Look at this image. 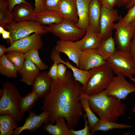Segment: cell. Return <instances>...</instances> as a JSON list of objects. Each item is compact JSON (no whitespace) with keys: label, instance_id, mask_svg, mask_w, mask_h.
<instances>
[{"label":"cell","instance_id":"1f68e13d","mask_svg":"<svg viewBox=\"0 0 135 135\" xmlns=\"http://www.w3.org/2000/svg\"><path fill=\"white\" fill-rule=\"evenodd\" d=\"M25 59L29 60L34 64L40 70L47 69L48 66L40 59L39 55L38 50H32L24 54Z\"/></svg>","mask_w":135,"mask_h":135},{"label":"cell","instance_id":"836d02e7","mask_svg":"<svg viewBox=\"0 0 135 135\" xmlns=\"http://www.w3.org/2000/svg\"><path fill=\"white\" fill-rule=\"evenodd\" d=\"M135 20V4L129 8L127 14L123 17L120 16L118 22L114 24V29L119 26L130 24Z\"/></svg>","mask_w":135,"mask_h":135},{"label":"cell","instance_id":"8d00e7d4","mask_svg":"<svg viewBox=\"0 0 135 135\" xmlns=\"http://www.w3.org/2000/svg\"><path fill=\"white\" fill-rule=\"evenodd\" d=\"M58 64L56 62H54L53 64L50 67L48 74L53 80H58Z\"/></svg>","mask_w":135,"mask_h":135},{"label":"cell","instance_id":"8fae6325","mask_svg":"<svg viewBox=\"0 0 135 135\" xmlns=\"http://www.w3.org/2000/svg\"><path fill=\"white\" fill-rule=\"evenodd\" d=\"M29 112V116L24 124L21 126H18L15 129L12 135H18L24 130L30 132H34L43 124L49 122L50 114L48 112L43 111L39 114L30 110Z\"/></svg>","mask_w":135,"mask_h":135},{"label":"cell","instance_id":"8992f818","mask_svg":"<svg viewBox=\"0 0 135 135\" xmlns=\"http://www.w3.org/2000/svg\"><path fill=\"white\" fill-rule=\"evenodd\" d=\"M48 32L51 33L60 40L77 41L85 35L86 31L78 27L76 23L64 20L58 24H53L45 26Z\"/></svg>","mask_w":135,"mask_h":135},{"label":"cell","instance_id":"52a82bcc","mask_svg":"<svg viewBox=\"0 0 135 135\" xmlns=\"http://www.w3.org/2000/svg\"><path fill=\"white\" fill-rule=\"evenodd\" d=\"M5 27L10 32L12 42L28 36L32 33L42 35L47 32L45 26L34 20L14 21Z\"/></svg>","mask_w":135,"mask_h":135},{"label":"cell","instance_id":"d6a6232c","mask_svg":"<svg viewBox=\"0 0 135 135\" xmlns=\"http://www.w3.org/2000/svg\"><path fill=\"white\" fill-rule=\"evenodd\" d=\"M6 56L8 59L16 66L19 71L22 68L25 58L24 54L16 51L8 52Z\"/></svg>","mask_w":135,"mask_h":135},{"label":"cell","instance_id":"7a4b0ae2","mask_svg":"<svg viewBox=\"0 0 135 135\" xmlns=\"http://www.w3.org/2000/svg\"><path fill=\"white\" fill-rule=\"evenodd\" d=\"M87 96L92 110L101 120L116 122L126 112V105L118 98L108 95L105 90L94 96Z\"/></svg>","mask_w":135,"mask_h":135},{"label":"cell","instance_id":"4dcf8cb0","mask_svg":"<svg viewBox=\"0 0 135 135\" xmlns=\"http://www.w3.org/2000/svg\"><path fill=\"white\" fill-rule=\"evenodd\" d=\"M12 13L8 8L5 0H0V26L6 27V25L14 22Z\"/></svg>","mask_w":135,"mask_h":135},{"label":"cell","instance_id":"d4e9b609","mask_svg":"<svg viewBox=\"0 0 135 135\" xmlns=\"http://www.w3.org/2000/svg\"><path fill=\"white\" fill-rule=\"evenodd\" d=\"M18 121L9 114L0 115V135H12L14 130L18 126Z\"/></svg>","mask_w":135,"mask_h":135},{"label":"cell","instance_id":"603a6c76","mask_svg":"<svg viewBox=\"0 0 135 135\" xmlns=\"http://www.w3.org/2000/svg\"><path fill=\"white\" fill-rule=\"evenodd\" d=\"M102 6L99 0H92L89 11V24L92 25L95 31L98 33L100 32V22Z\"/></svg>","mask_w":135,"mask_h":135},{"label":"cell","instance_id":"bcb514c9","mask_svg":"<svg viewBox=\"0 0 135 135\" xmlns=\"http://www.w3.org/2000/svg\"><path fill=\"white\" fill-rule=\"evenodd\" d=\"M135 4V0H130L129 3L126 6V8H129Z\"/></svg>","mask_w":135,"mask_h":135},{"label":"cell","instance_id":"74e56055","mask_svg":"<svg viewBox=\"0 0 135 135\" xmlns=\"http://www.w3.org/2000/svg\"><path fill=\"white\" fill-rule=\"evenodd\" d=\"M67 66L64 64L60 63L58 66V80H61L66 78L67 71Z\"/></svg>","mask_w":135,"mask_h":135},{"label":"cell","instance_id":"f907efd6","mask_svg":"<svg viewBox=\"0 0 135 135\" xmlns=\"http://www.w3.org/2000/svg\"><path fill=\"white\" fill-rule=\"evenodd\" d=\"M132 111L133 112L135 113V105L132 109Z\"/></svg>","mask_w":135,"mask_h":135},{"label":"cell","instance_id":"3957f363","mask_svg":"<svg viewBox=\"0 0 135 135\" xmlns=\"http://www.w3.org/2000/svg\"><path fill=\"white\" fill-rule=\"evenodd\" d=\"M0 90V115L9 114L18 122L20 121L24 115L19 108L22 97L16 86L8 82H4Z\"/></svg>","mask_w":135,"mask_h":135},{"label":"cell","instance_id":"ffe728a7","mask_svg":"<svg viewBox=\"0 0 135 135\" xmlns=\"http://www.w3.org/2000/svg\"><path fill=\"white\" fill-rule=\"evenodd\" d=\"M39 69L29 60L25 59L22 68L18 71L20 75V81L28 86L32 85L40 74Z\"/></svg>","mask_w":135,"mask_h":135},{"label":"cell","instance_id":"f35d334b","mask_svg":"<svg viewBox=\"0 0 135 135\" xmlns=\"http://www.w3.org/2000/svg\"><path fill=\"white\" fill-rule=\"evenodd\" d=\"M34 11L36 14L45 10L44 0H34Z\"/></svg>","mask_w":135,"mask_h":135},{"label":"cell","instance_id":"4fadbf2b","mask_svg":"<svg viewBox=\"0 0 135 135\" xmlns=\"http://www.w3.org/2000/svg\"><path fill=\"white\" fill-rule=\"evenodd\" d=\"M50 58L53 62H56L58 64L62 63L70 68L75 80L79 82L82 86L86 84L93 72V68L88 71L82 70L73 66L68 60L64 61L61 58L60 53L54 48L52 50Z\"/></svg>","mask_w":135,"mask_h":135},{"label":"cell","instance_id":"2e32d148","mask_svg":"<svg viewBox=\"0 0 135 135\" xmlns=\"http://www.w3.org/2000/svg\"><path fill=\"white\" fill-rule=\"evenodd\" d=\"M102 39L99 33L96 32L93 26L89 25L84 37L75 42L76 46L82 51L97 49L100 46Z\"/></svg>","mask_w":135,"mask_h":135},{"label":"cell","instance_id":"7c38bea8","mask_svg":"<svg viewBox=\"0 0 135 135\" xmlns=\"http://www.w3.org/2000/svg\"><path fill=\"white\" fill-rule=\"evenodd\" d=\"M115 29L114 38L117 49L130 52V42L135 33V27L130 24Z\"/></svg>","mask_w":135,"mask_h":135},{"label":"cell","instance_id":"6da1fadb","mask_svg":"<svg viewBox=\"0 0 135 135\" xmlns=\"http://www.w3.org/2000/svg\"><path fill=\"white\" fill-rule=\"evenodd\" d=\"M82 86L69 70L67 71L64 79L53 80L50 91L44 97L41 108L42 110L49 113L48 122L54 124L57 118L63 117L70 129L78 125L83 115L79 98Z\"/></svg>","mask_w":135,"mask_h":135},{"label":"cell","instance_id":"cb8c5ba5","mask_svg":"<svg viewBox=\"0 0 135 135\" xmlns=\"http://www.w3.org/2000/svg\"><path fill=\"white\" fill-rule=\"evenodd\" d=\"M64 20L58 10H45L36 14L35 21L41 24H59Z\"/></svg>","mask_w":135,"mask_h":135},{"label":"cell","instance_id":"f6af8a7d","mask_svg":"<svg viewBox=\"0 0 135 135\" xmlns=\"http://www.w3.org/2000/svg\"><path fill=\"white\" fill-rule=\"evenodd\" d=\"M7 48L4 45H0V57L2 56L4 53L6 52Z\"/></svg>","mask_w":135,"mask_h":135},{"label":"cell","instance_id":"5bb4252c","mask_svg":"<svg viewBox=\"0 0 135 135\" xmlns=\"http://www.w3.org/2000/svg\"><path fill=\"white\" fill-rule=\"evenodd\" d=\"M106 63V61L97 53L96 49H90L82 51L78 68L88 71Z\"/></svg>","mask_w":135,"mask_h":135},{"label":"cell","instance_id":"484cf974","mask_svg":"<svg viewBox=\"0 0 135 135\" xmlns=\"http://www.w3.org/2000/svg\"><path fill=\"white\" fill-rule=\"evenodd\" d=\"M114 38L112 36L102 40L100 46L96 50L97 53L106 61L117 50Z\"/></svg>","mask_w":135,"mask_h":135},{"label":"cell","instance_id":"7bdbcfd3","mask_svg":"<svg viewBox=\"0 0 135 135\" xmlns=\"http://www.w3.org/2000/svg\"><path fill=\"white\" fill-rule=\"evenodd\" d=\"M2 38L4 39L10 40L11 44L13 42L10 36V32L8 31L5 30L1 34Z\"/></svg>","mask_w":135,"mask_h":135},{"label":"cell","instance_id":"277c9868","mask_svg":"<svg viewBox=\"0 0 135 135\" xmlns=\"http://www.w3.org/2000/svg\"><path fill=\"white\" fill-rule=\"evenodd\" d=\"M93 68L91 76L81 88V92L88 96H94L104 90L114 76L113 71L106 63Z\"/></svg>","mask_w":135,"mask_h":135},{"label":"cell","instance_id":"44dd1931","mask_svg":"<svg viewBox=\"0 0 135 135\" xmlns=\"http://www.w3.org/2000/svg\"><path fill=\"white\" fill-rule=\"evenodd\" d=\"M92 0H76L78 20L76 23L78 28L86 31L89 26L88 13Z\"/></svg>","mask_w":135,"mask_h":135},{"label":"cell","instance_id":"ee69618b","mask_svg":"<svg viewBox=\"0 0 135 135\" xmlns=\"http://www.w3.org/2000/svg\"><path fill=\"white\" fill-rule=\"evenodd\" d=\"M130 0H118L117 5L119 6H126L129 3Z\"/></svg>","mask_w":135,"mask_h":135},{"label":"cell","instance_id":"f546056e","mask_svg":"<svg viewBox=\"0 0 135 135\" xmlns=\"http://www.w3.org/2000/svg\"><path fill=\"white\" fill-rule=\"evenodd\" d=\"M40 97L34 91L29 92L24 97H22L19 104V109L23 114L26 112H29L32 108Z\"/></svg>","mask_w":135,"mask_h":135},{"label":"cell","instance_id":"9c48e42d","mask_svg":"<svg viewBox=\"0 0 135 135\" xmlns=\"http://www.w3.org/2000/svg\"><path fill=\"white\" fill-rule=\"evenodd\" d=\"M40 34L34 33L26 37L13 41L6 52L16 51L23 54L35 49H41L43 42Z\"/></svg>","mask_w":135,"mask_h":135},{"label":"cell","instance_id":"83f0119b","mask_svg":"<svg viewBox=\"0 0 135 135\" xmlns=\"http://www.w3.org/2000/svg\"><path fill=\"white\" fill-rule=\"evenodd\" d=\"M18 71L15 65L4 54L0 57V74L10 78H16Z\"/></svg>","mask_w":135,"mask_h":135},{"label":"cell","instance_id":"60d3db41","mask_svg":"<svg viewBox=\"0 0 135 135\" xmlns=\"http://www.w3.org/2000/svg\"><path fill=\"white\" fill-rule=\"evenodd\" d=\"M8 5V9L10 12L12 13L14 7L16 5L27 2L25 0H5Z\"/></svg>","mask_w":135,"mask_h":135},{"label":"cell","instance_id":"9a60e30c","mask_svg":"<svg viewBox=\"0 0 135 135\" xmlns=\"http://www.w3.org/2000/svg\"><path fill=\"white\" fill-rule=\"evenodd\" d=\"M54 48L58 52L66 54L78 68L82 51L76 46L75 42L60 40L57 41Z\"/></svg>","mask_w":135,"mask_h":135},{"label":"cell","instance_id":"ab89813d","mask_svg":"<svg viewBox=\"0 0 135 135\" xmlns=\"http://www.w3.org/2000/svg\"><path fill=\"white\" fill-rule=\"evenodd\" d=\"M102 5L106 8L112 10L117 5L118 0H99Z\"/></svg>","mask_w":135,"mask_h":135},{"label":"cell","instance_id":"e575fe53","mask_svg":"<svg viewBox=\"0 0 135 135\" xmlns=\"http://www.w3.org/2000/svg\"><path fill=\"white\" fill-rule=\"evenodd\" d=\"M85 122V126L84 128L81 130H75L73 129H70L71 135H92L90 132V130L88 126L86 117L85 114L83 115Z\"/></svg>","mask_w":135,"mask_h":135},{"label":"cell","instance_id":"ba28073f","mask_svg":"<svg viewBox=\"0 0 135 135\" xmlns=\"http://www.w3.org/2000/svg\"><path fill=\"white\" fill-rule=\"evenodd\" d=\"M125 77L121 73L114 76L104 90L108 95L125 100L129 94L135 92V84L128 82Z\"/></svg>","mask_w":135,"mask_h":135},{"label":"cell","instance_id":"d590c367","mask_svg":"<svg viewBox=\"0 0 135 135\" xmlns=\"http://www.w3.org/2000/svg\"><path fill=\"white\" fill-rule=\"evenodd\" d=\"M62 0H44L45 10H58Z\"/></svg>","mask_w":135,"mask_h":135},{"label":"cell","instance_id":"f1b7e54d","mask_svg":"<svg viewBox=\"0 0 135 135\" xmlns=\"http://www.w3.org/2000/svg\"><path fill=\"white\" fill-rule=\"evenodd\" d=\"M133 127L132 126L123 123H117L105 119H100L90 132L92 135H93L95 132L98 131L106 132L114 129H124Z\"/></svg>","mask_w":135,"mask_h":135},{"label":"cell","instance_id":"5b68a950","mask_svg":"<svg viewBox=\"0 0 135 135\" xmlns=\"http://www.w3.org/2000/svg\"><path fill=\"white\" fill-rule=\"evenodd\" d=\"M106 61L116 75L121 73L130 78L135 74V63L130 52L117 49Z\"/></svg>","mask_w":135,"mask_h":135},{"label":"cell","instance_id":"c3c4849f","mask_svg":"<svg viewBox=\"0 0 135 135\" xmlns=\"http://www.w3.org/2000/svg\"><path fill=\"white\" fill-rule=\"evenodd\" d=\"M130 24L135 27V20L131 23Z\"/></svg>","mask_w":135,"mask_h":135},{"label":"cell","instance_id":"7dc6e473","mask_svg":"<svg viewBox=\"0 0 135 135\" xmlns=\"http://www.w3.org/2000/svg\"><path fill=\"white\" fill-rule=\"evenodd\" d=\"M5 30L4 28V27L0 26V35H1Z\"/></svg>","mask_w":135,"mask_h":135},{"label":"cell","instance_id":"d6986e66","mask_svg":"<svg viewBox=\"0 0 135 135\" xmlns=\"http://www.w3.org/2000/svg\"><path fill=\"white\" fill-rule=\"evenodd\" d=\"M58 11L64 20L78 22V17L76 0H62Z\"/></svg>","mask_w":135,"mask_h":135},{"label":"cell","instance_id":"ac0fdd59","mask_svg":"<svg viewBox=\"0 0 135 135\" xmlns=\"http://www.w3.org/2000/svg\"><path fill=\"white\" fill-rule=\"evenodd\" d=\"M52 81L46 71L40 73L32 85V91L36 92L40 98H44L50 91Z\"/></svg>","mask_w":135,"mask_h":135},{"label":"cell","instance_id":"30bf717a","mask_svg":"<svg viewBox=\"0 0 135 135\" xmlns=\"http://www.w3.org/2000/svg\"><path fill=\"white\" fill-rule=\"evenodd\" d=\"M120 16L117 10H110L102 5L99 33L102 40L112 36L114 22L119 20Z\"/></svg>","mask_w":135,"mask_h":135},{"label":"cell","instance_id":"7402d4cb","mask_svg":"<svg viewBox=\"0 0 135 135\" xmlns=\"http://www.w3.org/2000/svg\"><path fill=\"white\" fill-rule=\"evenodd\" d=\"M64 117L57 118L55 125L49 122L44 124V130L48 134L52 135H71Z\"/></svg>","mask_w":135,"mask_h":135},{"label":"cell","instance_id":"4316f807","mask_svg":"<svg viewBox=\"0 0 135 135\" xmlns=\"http://www.w3.org/2000/svg\"><path fill=\"white\" fill-rule=\"evenodd\" d=\"M79 98L82 104L83 110L85 112V115L90 132L100 120L91 109L89 104L87 96L80 92Z\"/></svg>","mask_w":135,"mask_h":135},{"label":"cell","instance_id":"681fc988","mask_svg":"<svg viewBox=\"0 0 135 135\" xmlns=\"http://www.w3.org/2000/svg\"><path fill=\"white\" fill-rule=\"evenodd\" d=\"M130 79L131 80L134 82L135 83V78H134L132 77L130 78Z\"/></svg>","mask_w":135,"mask_h":135},{"label":"cell","instance_id":"e0dca14e","mask_svg":"<svg viewBox=\"0 0 135 135\" xmlns=\"http://www.w3.org/2000/svg\"><path fill=\"white\" fill-rule=\"evenodd\" d=\"M14 20L20 22L36 20V14L34 8L27 2H23L16 6L12 13Z\"/></svg>","mask_w":135,"mask_h":135},{"label":"cell","instance_id":"b9f144b4","mask_svg":"<svg viewBox=\"0 0 135 135\" xmlns=\"http://www.w3.org/2000/svg\"><path fill=\"white\" fill-rule=\"evenodd\" d=\"M130 52L135 63V33L130 42Z\"/></svg>","mask_w":135,"mask_h":135}]
</instances>
